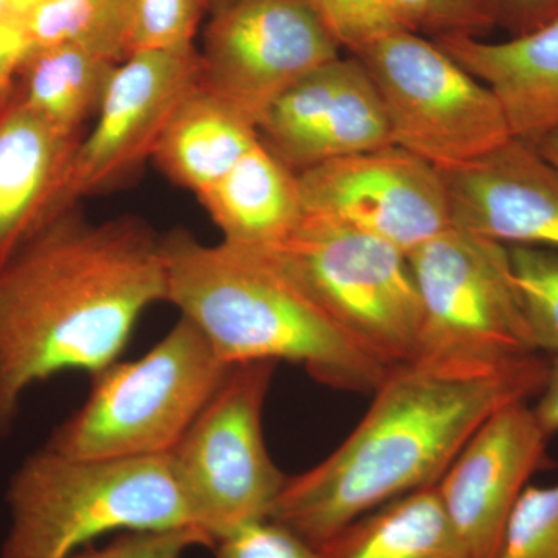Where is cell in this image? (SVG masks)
<instances>
[{"label": "cell", "mask_w": 558, "mask_h": 558, "mask_svg": "<svg viewBox=\"0 0 558 558\" xmlns=\"http://www.w3.org/2000/svg\"><path fill=\"white\" fill-rule=\"evenodd\" d=\"M167 295L160 238L145 220L94 223L75 207L51 220L0 271V438L33 385L108 368Z\"/></svg>", "instance_id": "6da1fadb"}, {"label": "cell", "mask_w": 558, "mask_h": 558, "mask_svg": "<svg viewBox=\"0 0 558 558\" xmlns=\"http://www.w3.org/2000/svg\"><path fill=\"white\" fill-rule=\"evenodd\" d=\"M548 366L542 354L498 366H395L348 438L314 468L289 476L270 519L319 548L371 510L436 486L488 416L537 398Z\"/></svg>", "instance_id": "7a4b0ae2"}, {"label": "cell", "mask_w": 558, "mask_h": 558, "mask_svg": "<svg viewBox=\"0 0 558 558\" xmlns=\"http://www.w3.org/2000/svg\"><path fill=\"white\" fill-rule=\"evenodd\" d=\"M167 301L220 362H289L326 387L373 395L391 366L359 343L266 253L189 231L160 238Z\"/></svg>", "instance_id": "3957f363"}, {"label": "cell", "mask_w": 558, "mask_h": 558, "mask_svg": "<svg viewBox=\"0 0 558 558\" xmlns=\"http://www.w3.org/2000/svg\"><path fill=\"white\" fill-rule=\"evenodd\" d=\"M7 505L0 558H69L106 534L201 529L170 454L73 458L44 446L11 476Z\"/></svg>", "instance_id": "277c9868"}, {"label": "cell", "mask_w": 558, "mask_h": 558, "mask_svg": "<svg viewBox=\"0 0 558 558\" xmlns=\"http://www.w3.org/2000/svg\"><path fill=\"white\" fill-rule=\"evenodd\" d=\"M231 366L220 362L190 319L143 357L92 374L86 402L62 422L47 449L73 458L170 454Z\"/></svg>", "instance_id": "5b68a950"}, {"label": "cell", "mask_w": 558, "mask_h": 558, "mask_svg": "<svg viewBox=\"0 0 558 558\" xmlns=\"http://www.w3.org/2000/svg\"><path fill=\"white\" fill-rule=\"evenodd\" d=\"M275 263L381 362L416 359L421 301L409 256L326 216L304 213L277 247Z\"/></svg>", "instance_id": "8992f818"}, {"label": "cell", "mask_w": 558, "mask_h": 558, "mask_svg": "<svg viewBox=\"0 0 558 558\" xmlns=\"http://www.w3.org/2000/svg\"><path fill=\"white\" fill-rule=\"evenodd\" d=\"M409 260L421 301L413 362L498 366L539 354L513 284L508 245L450 227Z\"/></svg>", "instance_id": "52a82bcc"}, {"label": "cell", "mask_w": 558, "mask_h": 558, "mask_svg": "<svg viewBox=\"0 0 558 558\" xmlns=\"http://www.w3.org/2000/svg\"><path fill=\"white\" fill-rule=\"evenodd\" d=\"M354 57L379 90L392 145L438 170L480 159L512 138L497 95L432 38L402 33Z\"/></svg>", "instance_id": "ba28073f"}, {"label": "cell", "mask_w": 558, "mask_h": 558, "mask_svg": "<svg viewBox=\"0 0 558 558\" xmlns=\"http://www.w3.org/2000/svg\"><path fill=\"white\" fill-rule=\"evenodd\" d=\"M275 362L231 366L170 457L197 526L213 543L270 515L288 483L264 439L263 414Z\"/></svg>", "instance_id": "9c48e42d"}, {"label": "cell", "mask_w": 558, "mask_h": 558, "mask_svg": "<svg viewBox=\"0 0 558 558\" xmlns=\"http://www.w3.org/2000/svg\"><path fill=\"white\" fill-rule=\"evenodd\" d=\"M339 57L310 0H240L205 31L202 86L258 128L290 87Z\"/></svg>", "instance_id": "30bf717a"}, {"label": "cell", "mask_w": 558, "mask_h": 558, "mask_svg": "<svg viewBox=\"0 0 558 558\" xmlns=\"http://www.w3.org/2000/svg\"><path fill=\"white\" fill-rule=\"evenodd\" d=\"M202 83L201 51L189 46L138 51L113 70L97 121L73 156L68 186L72 207L109 193L153 159L182 101Z\"/></svg>", "instance_id": "8fae6325"}, {"label": "cell", "mask_w": 558, "mask_h": 558, "mask_svg": "<svg viewBox=\"0 0 558 558\" xmlns=\"http://www.w3.org/2000/svg\"><path fill=\"white\" fill-rule=\"evenodd\" d=\"M304 213L326 216L407 256L451 227L442 171L398 145L300 172Z\"/></svg>", "instance_id": "7c38bea8"}, {"label": "cell", "mask_w": 558, "mask_h": 558, "mask_svg": "<svg viewBox=\"0 0 558 558\" xmlns=\"http://www.w3.org/2000/svg\"><path fill=\"white\" fill-rule=\"evenodd\" d=\"M553 436L527 402L488 416L436 484L472 558H494L510 513L532 476L548 465Z\"/></svg>", "instance_id": "4fadbf2b"}, {"label": "cell", "mask_w": 558, "mask_h": 558, "mask_svg": "<svg viewBox=\"0 0 558 558\" xmlns=\"http://www.w3.org/2000/svg\"><path fill=\"white\" fill-rule=\"evenodd\" d=\"M256 130L260 143L296 174L392 145L379 90L354 54L326 62L300 80Z\"/></svg>", "instance_id": "5bb4252c"}, {"label": "cell", "mask_w": 558, "mask_h": 558, "mask_svg": "<svg viewBox=\"0 0 558 558\" xmlns=\"http://www.w3.org/2000/svg\"><path fill=\"white\" fill-rule=\"evenodd\" d=\"M442 175L454 229L558 250V172L534 146L510 138Z\"/></svg>", "instance_id": "9a60e30c"}, {"label": "cell", "mask_w": 558, "mask_h": 558, "mask_svg": "<svg viewBox=\"0 0 558 558\" xmlns=\"http://www.w3.org/2000/svg\"><path fill=\"white\" fill-rule=\"evenodd\" d=\"M81 138L62 134L10 98L0 110V271L73 208L68 186Z\"/></svg>", "instance_id": "2e32d148"}, {"label": "cell", "mask_w": 558, "mask_h": 558, "mask_svg": "<svg viewBox=\"0 0 558 558\" xmlns=\"http://www.w3.org/2000/svg\"><path fill=\"white\" fill-rule=\"evenodd\" d=\"M432 39L497 95L512 138L534 146L557 126L558 20L502 43L458 33Z\"/></svg>", "instance_id": "e0dca14e"}, {"label": "cell", "mask_w": 558, "mask_h": 558, "mask_svg": "<svg viewBox=\"0 0 558 558\" xmlns=\"http://www.w3.org/2000/svg\"><path fill=\"white\" fill-rule=\"evenodd\" d=\"M197 199L222 233V242L252 252L277 247L304 218L299 174L260 140Z\"/></svg>", "instance_id": "ac0fdd59"}, {"label": "cell", "mask_w": 558, "mask_h": 558, "mask_svg": "<svg viewBox=\"0 0 558 558\" xmlns=\"http://www.w3.org/2000/svg\"><path fill=\"white\" fill-rule=\"evenodd\" d=\"M258 142V130L201 83L175 110L153 160L171 182L197 196Z\"/></svg>", "instance_id": "d6986e66"}, {"label": "cell", "mask_w": 558, "mask_h": 558, "mask_svg": "<svg viewBox=\"0 0 558 558\" xmlns=\"http://www.w3.org/2000/svg\"><path fill=\"white\" fill-rule=\"evenodd\" d=\"M319 550L323 558H472L436 486L371 510Z\"/></svg>", "instance_id": "ffe728a7"}, {"label": "cell", "mask_w": 558, "mask_h": 558, "mask_svg": "<svg viewBox=\"0 0 558 558\" xmlns=\"http://www.w3.org/2000/svg\"><path fill=\"white\" fill-rule=\"evenodd\" d=\"M119 64L76 44L32 47L17 70L10 100L62 134L83 137L84 124L97 116Z\"/></svg>", "instance_id": "44dd1931"}, {"label": "cell", "mask_w": 558, "mask_h": 558, "mask_svg": "<svg viewBox=\"0 0 558 558\" xmlns=\"http://www.w3.org/2000/svg\"><path fill=\"white\" fill-rule=\"evenodd\" d=\"M31 47L76 44L123 62L124 0H40L24 17Z\"/></svg>", "instance_id": "7402d4cb"}, {"label": "cell", "mask_w": 558, "mask_h": 558, "mask_svg": "<svg viewBox=\"0 0 558 558\" xmlns=\"http://www.w3.org/2000/svg\"><path fill=\"white\" fill-rule=\"evenodd\" d=\"M340 49L355 54L402 33L433 36L436 0H310Z\"/></svg>", "instance_id": "603a6c76"}, {"label": "cell", "mask_w": 558, "mask_h": 558, "mask_svg": "<svg viewBox=\"0 0 558 558\" xmlns=\"http://www.w3.org/2000/svg\"><path fill=\"white\" fill-rule=\"evenodd\" d=\"M513 284L538 352L558 355V250L508 245Z\"/></svg>", "instance_id": "cb8c5ba5"}, {"label": "cell", "mask_w": 558, "mask_h": 558, "mask_svg": "<svg viewBox=\"0 0 558 558\" xmlns=\"http://www.w3.org/2000/svg\"><path fill=\"white\" fill-rule=\"evenodd\" d=\"M207 0H124L128 57L193 44Z\"/></svg>", "instance_id": "d4e9b609"}, {"label": "cell", "mask_w": 558, "mask_h": 558, "mask_svg": "<svg viewBox=\"0 0 558 558\" xmlns=\"http://www.w3.org/2000/svg\"><path fill=\"white\" fill-rule=\"evenodd\" d=\"M494 558H558V480L526 487Z\"/></svg>", "instance_id": "484cf974"}, {"label": "cell", "mask_w": 558, "mask_h": 558, "mask_svg": "<svg viewBox=\"0 0 558 558\" xmlns=\"http://www.w3.org/2000/svg\"><path fill=\"white\" fill-rule=\"evenodd\" d=\"M211 549L216 558H323L318 546L270 517L231 529Z\"/></svg>", "instance_id": "4316f807"}, {"label": "cell", "mask_w": 558, "mask_h": 558, "mask_svg": "<svg viewBox=\"0 0 558 558\" xmlns=\"http://www.w3.org/2000/svg\"><path fill=\"white\" fill-rule=\"evenodd\" d=\"M211 549L213 539L197 527L117 534L105 546H86L69 558H183L194 548Z\"/></svg>", "instance_id": "83f0119b"}, {"label": "cell", "mask_w": 558, "mask_h": 558, "mask_svg": "<svg viewBox=\"0 0 558 558\" xmlns=\"http://www.w3.org/2000/svg\"><path fill=\"white\" fill-rule=\"evenodd\" d=\"M495 27L520 38L558 20V0H483Z\"/></svg>", "instance_id": "f1b7e54d"}, {"label": "cell", "mask_w": 558, "mask_h": 558, "mask_svg": "<svg viewBox=\"0 0 558 558\" xmlns=\"http://www.w3.org/2000/svg\"><path fill=\"white\" fill-rule=\"evenodd\" d=\"M24 17L0 0V110L9 101L22 60L31 50Z\"/></svg>", "instance_id": "f546056e"}, {"label": "cell", "mask_w": 558, "mask_h": 558, "mask_svg": "<svg viewBox=\"0 0 558 558\" xmlns=\"http://www.w3.org/2000/svg\"><path fill=\"white\" fill-rule=\"evenodd\" d=\"M495 28L483 0H436V27L433 36L480 35Z\"/></svg>", "instance_id": "4dcf8cb0"}, {"label": "cell", "mask_w": 558, "mask_h": 558, "mask_svg": "<svg viewBox=\"0 0 558 558\" xmlns=\"http://www.w3.org/2000/svg\"><path fill=\"white\" fill-rule=\"evenodd\" d=\"M537 405L532 407L539 424L550 436L558 433V355L549 359L545 387L537 396Z\"/></svg>", "instance_id": "1f68e13d"}, {"label": "cell", "mask_w": 558, "mask_h": 558, "mask_svg": "<svg viewBox=\"0 0 558 558\" xmlns=\"http://www.w3.org/2000/svg\"><path fill=\"white\" fill-rule=\"evenodd\" d=\"M534 148L538 150L550 167L558 172V124L553 130L546 132L542 138L535 143Z\"/></svg>", "instance_id": "d6a6232c"}, {"label": "cell", "mask_w": 558, "mask_h": 558, "mask_svg": "<svg viewBox=\"0 0 558 558\" xmlns=\"http://www.w3.org/2000/svg\"><path fill=\"white\" fill-rule=\"evenodd\" d=\"M7 2L10 3L11 9L17 11L22 17H25V14L35 9L40 0H7Z\"/></svg>", "instance_id": "836d02e7"}, {"label": "cell", "mask_w": 558, "mask_h": 558, "mask_svg": "<svg viewBox=\"0 0 558 558\" xmlns=\"http://www.w3.org/2000/svg\"><path fill=\"white\" fill-rule=\"evenodd\" d=\"M238 2H240V0H207L208 13L211 14V16H215V14L230 9L231 5H234V3Z\"/></svg>", "instance_id": "e575fe53"}]
</instances>
